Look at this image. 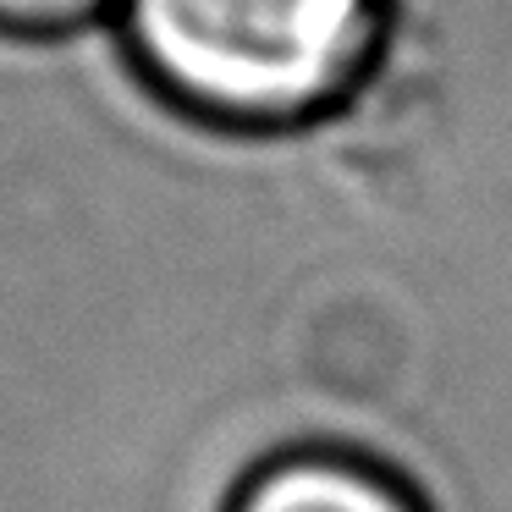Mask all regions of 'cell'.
Listing matches in <instances>:
<instances>
[{
    "mask_svg": "<svg viewBox=\"0 0 512 512\" xmlns=\"http://www.w3.org/2000/svg\"><path fill=\"white\" fill-rule=\"evenodd\" d=\"M144 78L226 127L331 111L380 45V0H122Z\"/></svg>",
    "mask_w": 512,
    "mask_h": 512,
    "instance_id": "6da1fadb",
    "label": "cell"
},
{
    "mask_svg": "<svg viewBox=\"0 0 512 512\" xmlns=\"http://www.w3.org/2000/svg\"><path fill=\"white\" fill-rule=\"evenodd\" d=\"M221 512H441L435 490L364 441H281L248 457Z\"/></svg>",
    "mask_w": 512,
    "mask_h": 512,
    "instance_id": "7a4b0ae2",
    "label": "cell"
},
{
    "mask_svg": "<svg viewBox=\"0 0 512 512\" xmlns=\"http://www.w3.org/2000/svg\"><path fill=\"white\" fill-rule=\"evenodd\" d=\"M105 6H122V0H0V28H17V34H56V28L89 23Z\"/></svg>",
    "mask_w": 512,
    "mask_h": 512,
    "instance_id": "3957f363",
    "label": "cell"
}]
</instances>
